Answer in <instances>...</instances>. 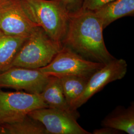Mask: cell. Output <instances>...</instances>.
Wrapping results in <instances>:
<instances>
[{"label": "cell", "mask_w": 134, "mask_h": 134, "mask_svg": "<svg viewBox=\"0 0 134 134\" xmlns=\"http://www.w3.org/2000/svg\"><path fill=\"white\" fill-rule=\"evenodd\" d=\"M102 23L93 12L81 10L69 13L63 45L88 60L106 64L115 59L106 47Z\"/></svg>", "instance_id": "6da1fadb"}, {"label": "cell", "mask_w": 134, "mask_h": 134, "mask_svg": "<svg viewBox=\"0 0 134 134\" xmlns=\"http://www.w3.org/2000/svg\"><path fill=\"white\" fill-rule=\"evenodd\" d=\"M21 1L31 20L51 38L62 43L67 32L69 15L62 1Z\"/></svg>", "instance_id": "7a4b0ae2"}, {"label": "cell", "mask_w": 134, "mask_h": 134, "mask_svg": "<svg viewBox=\"0 0 134 134\" xmlns=\"http://www.w3.org/2000/svg\"><path fill=\"white\" fill-rule=\"evenodd\" d=\"M63 46L62 43L54 41L38 26L24 41L9 68L38 69L45 67L52 61Z\"/></svg>", "instance_id": "3957f363"}, {"label": "cell", "mask_w": 134, "mask_h": 134, "mask_svg": "<svg viewBox=\"0 0 134 134\" xmlns=\"http://www.w3.org/2000/svg\"><path fill=\"white\" fill-rule=\"evenodd\" d=\"M104 65L86 59L71 49L63 46L48 65L38 69L50 76L90 77Z\"/></svg>", "instance_id": "277c9868"}, {"label": "cell", "mask_w": 134, "mask_h": 134, "mask_svg": "<svg viewBox=\"0 0 134 134\" xmlns=\"http://www.w3.org/2000/svg\"><path fill=\"white\" fill-rule=\"evenodd\" d=\"M46 107L39 94L0 90V125L21 120L31 111Z\"/></svg>", "instance_id": "5b68a950"}, {"label": "cell", "mask_w": 134, "mask_h": 134, "mask_svg": "<svg viewBox=\"0 0 134 134\" xmlns=\"http://www.w3.org/2000/svg\"><path fill=\"white\" fill-rule=\"evenodd\" d=\"M38 26L30 19L21 0L0 3V31L3 34L28 37Z\"/></svg>", "instance_id": "8992f818"}, {"label": "cell", "mask_w": 134, "mask_h": 134, "mask_svg": "<svg viewBox=\"0 0 134 134\" xmlns=\"http://www.w3.org/2000/svg\"><path fill=\"white\" fill-rule=\"evenodd\" d=\"M127 68V63L122 59H114L105 64L90 77L85 91L71 106L72 110L77 111L109 83L123 79Z\"/></svg>", "instance_id": "52a82bcc"}, {"label": "cell", "mask_w": 134, "mask_h": 134, "mask_svg": "<svg viewBox=\"0 0 134 134\" xmlns=\"http://www.w3.org/2000/svg\"><path fill=\"white\" fill-rule=\"evenodd\" d=\"M50 77L39 69L10 67L0 72V87L24 90L29 93L40 94Z\"/></svg>", "instance_id": "ba28073f"}, {"label": "cell", "mask_w": 134, "mask_h": 134, "mask_svg": "<svg viewBox=\"0 0 134 134\" xmlns=\"http://www.w3.org/2000/svg\"><path fill=\"white\" fill-rule=\"evenodd\" d=\"M28 115L43 125L47 134H91L77 122V117L62 110L46 107L32 111Z\"/></svg>", "instance_id": "9c48e42d"}, {"label": "cell", "mask_w": 134, "mask_h": 134, "mask_svg": "<svg viewBox=\"0 0 134 134\" xmlns=\"http://www.w3.org/2000/svg\"><path fill=\"white\" fill-rule=\"evenodd\" d=\"M40 95L48 107L66 112L77 118L79 117L77 111L72 110L67 102L59 77L50 76Z\"/></svg>", "instance_id": "30bf717a"}, {"label": "cell", "mask_w": 134, "mask_h": 134, "mask_svg": "<svg viewBox=\"0 0 134 134\" xmlns=\"http://www.w3.org/2000/svg\"><path fill=\"white\" fill-rule=\"evenodd\" d=\"M100 20L103 29L119 19L133 16L134 0H114L93 12Z\"/></svg>", "instance_id": "8fae6325"}, {"label": "cell", "mask_w": 134, "mask_h": 134, "mask_svg": "<svg viewBox=\"0 0 134 134\" xmlns=\"http://www.w3.org/2000/svg\"><path fill=\"white\" fill-rule=\"evenodd\" d=\"M103 127H108L128 134H134V104L126 108L118 106L102 121Z\"/></svg>", "instance_id": "7c38bea8"}, {"label": "cell", "mask_w": 134, "mask_h": 134, "mask_svg": "<svg viewBox=\"0 0 134 134\" xmlns=\"http://www.w3.org/2000/svg\"><path fill=\"white\" fill-rule=\"evenodd\" d=\"M28 37L7 35L0 31V72L9 68L19 49Z\"/></svg>", "instance_id": "4fadbf2b"}, {"label": "cell", "mask_w": 134, "mask_h": 134, "mask_svg": "<svg viewBox=\"0 0 134 134\" xmlns=\"http://www.w3.org/2000/svg\"><path fill=\"white\" fill-rule=\"evenodd\" d=\"M47 134L43 125L27 115L21 120L0 125V134Z\"/></svg>", "instance_id": "5bb4252c"}, {"label": "cell", "mask_w": 134, "mask_h": 134, "mask_svg": "<svg viewBox=\"0 0 134 134\" xmlns=\"http://www.w3.org/2000/svg\"><path fill=\"white\" fill-rule=\"evenodd\" d=\"M59 78L65 97L71 107L85 91L90 77L67 76Z\"/></svg>", "instance_id": "9a60e30c"}, {"label": "cell", "mask_w": 134, "mask_h": 134, "mask_svg": "<svg viewBox=\"0 0 134 134\" xmlns=\"http://www.w3.org/2000/svg\"><path fill=\"white\" fill-rule=\"evenodd\" d=\"M114 0H82L81 10L94 12Z\"/></svg>", "instance_id": "2e32d148"}, {"label": "cell", "mask_w": 134, "mask_h": 134, "mask_svg": "<svg viewBox=\"0 0 134 134\" xmlns=\"http://www.w3.org/2000/svg\"><path fill=\"white\" fill-rule=\"evenodd\" d=\"M69 13L77 12L81 9L82 0H61Z\"/></svg>", "instance_id": "e0dca14e"}, {"label": "cell", "mask_w": 134, "mask_h": 134, "mask_svg": "<svg viewBox=\"0 0 134 134\" xmlns=\"http://www.w3.org/2000/svg\"><path fill=\"white\" fill-rule=\"evenodd\" d=\"M121 132L118 130L108 127H103L102 128L96 129L93 132V134H120Z\"/></svg>", "instance_id": "ac0fdd59"}, {"label": "cell", "mask_w": 134, "mask_h": 134, "mask_svg": "<svg viewBox=\"0 0 134 134\" xmlns=\"http://www.w3.org/2000/svg\"><path fill=\"white\" fill-rule=\"evenodd\" d=\"M5 1H6V0H0V3H2V2H4Z\"/></svg>", "instance_id": "d6986e66"}]
</instances>
